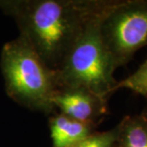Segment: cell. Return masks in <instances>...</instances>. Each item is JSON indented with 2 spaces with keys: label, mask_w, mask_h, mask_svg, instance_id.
<instances>
[{
  "label": "cell",
  "mask_w": 147,
  "mask_h": 147,
  "mask_svg": "<svg viewBox=\"0 0 147 147\" xmlns=\"http://www.w3.org/2000/svg\"><path fill=\"white\" fill-rule=\"evenodd\" d=\"M113 0H0V9L11 16L44 63L61 67L91 21Z\"/></svg>",
  "instance_id": "6da1fadb"
},
{
  "label": "cell",
  "mask_w": 147,
  "mask_h": 147,
  "mask_svg": "<svg viewBox=\"0 0 147 147\" xmlns=\"http://www.w3.org/2000/svg\"><path fill=\"white\" fill-rule=\"evenodd\" d=\"M0 65L10 98L30 110L53 113L58 88L57 72L44 63L24 37L6 42Z\"/></svg>",
  "instance_id": "7a4b0ae2"
},
{
  "label": "cell",
  "mask_w": 147,
  "mask_h": 147,
  "mask_svg": "<svg viewBox=\"0 0 147 147\" xmlns=\"http://www.w3.org/2000/svg\"><path fill=\"white\" fill-rule=\"evenodd\" d=\"M109 7L91 21L56 70L58 88H83L106 100L115 92L118 81L114 74L117 68L104 45L100 30L101 18Z\"/></svg>",
  "instance_id": "3957f363"
},
{
  "label": "cell",
  "mask_w": 147,
  "mask_h": 147,
  "mask_svg": "<svg viewBox=\"0 0 147 147\" xmlns=\"http://www.w3.org/2000/svg\"><path fill=\"white\" fill-rule=\"evenodd\" d=\"M100 35L116 68L147 46V0H114L101 18Z\"/></svg>",
  "instance_id": "277c9868"
},
{
  "label": "cell",
  "mask_w": 147,
  "mask_h": 147,
  "mask_svg": "<svg viewBox=\"0 0 147 147\" xmlns=\"http://www.w3.org/2000/svg\"><path fill=\"white\" fill-rule=\"evenodd\" d=\"M53 104L64 115L95 127L108 114V100L83 88H58Z\"/></svg>",
  "instance_id": "5b68a950"
},
{
  "label": "cell",
  "mask_w": 147,
  "mask_h": 147,
  "mask_svg": "<svg viewBox=\"0 0 147 147\" xmlns=\"http://www.w3.org/2000/svg\"><path fill=\"white\" fill-rule=\"evenodd\" d=\"M53 147H74L95 131L96 127L81 123L59 113L49 118Z\"/></svg>",
  "instance_id": "8992f818"
},
{
  "label": "cell",
  "mask_w": 147,
  "mask_h": 147,
  "mask_svg": "<svg viewBox=\"0 0 147 147\" xmlns=\"http://www.w3.org/2000/svg\"><path fill=\"white\" fill-rule=\"evenodd\" d=\"M118 124L115 147H147V118L141 114L127 115Z\"/></svg>",
  "instance_id": "52a82bcc"
},
{
  "label": "cell",
  "mask_w": 147,
  "mask_h": 147,
  "mask_svg": "<svg viewBox=\"0 0 147 147\" xmlns=\"http://www.w3.org/2000/svg\"><path fill=\"white\" fill-rule=\"evenodd\" d=\"M123 88L130 90L147 98V59L134 73L123 80L118 81L115 92Z\"/></svg>",
  "instance_id": "ba28073f"
},
{
  "label": "cell",
  "mask_w": 147,
  "mask_h": 147,
  "mask_svg": "<svg viewBox=\"0 0 147 147\" xmlns=\"http://www.w3.org/2000/svg\"><path fill=\"white\" fill-rule=\"evenodd\" d=\"M119 132V124L105 131H93L74 147H115Z\"/></svg>",
  "instance_id": "9c48e42d"
},
{
  "label": "cell",
  "mask_w": 147,
  "mask_h": 147,
  "mask_svg": "<svg viewBox=\"0 0 147 147\" xmlns=\"http://www.w3.org/2000/svg\"><path fill=\"white\" fill-rule=\"evenodd\" d=\"M141 115H142L143 116H145L146 118H147V105L144 108V110H142V112L141 113Z\"/></svg>",
  "instance_id": "30bf717a"
}]
</instances>
